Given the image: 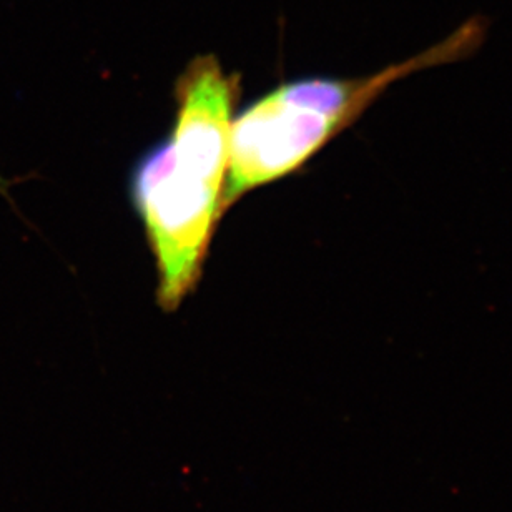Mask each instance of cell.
<instances>
[{
    "mask_svg": "<svg viewBox=\"0 0 512 512\" xmlns=\"http://www.w3.org/2000/svg\"><path fill=\"white\" fill-rule=\"evenodd\" d=\"M240 75L215 55H197L175 84V124L143 153L130 193L157 265V300L175 311L197 288L218 220Z\"/></svg>",
    "mask_w": 512,
    "mask_h": 512,
    "instance_id": "cell-1",
    "label": "cell"
},
{
    "mask_svg": "<svg viewBox=\"0 0 512 512\" xmlns=\"http://www.w3.org/2000/svg\"><path fill=\"white\" fill-rule=\"evenodd\" d=\"M484 17L466 20L433 47L363 77H303L276 85L233 117L223 215L240 198L310 162L399 80L478 52Z\"/></svg>",
    "mask_w": 512,
    "mask_h": 512,
    "instance_id": "cell-2",
    "label": "cell"
}]
</instances>
